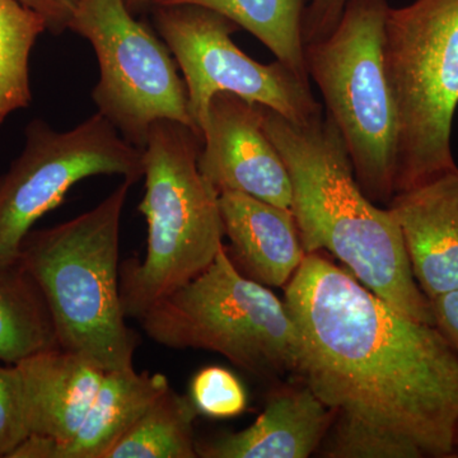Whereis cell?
<instances>
[{"instance_id": "16", "label": "cell", "mask_w": 458, "mask_h": 458, "mask_svg": "<svg viewBox=\"0 0 458 458\" xmlns=\"http://www.w3.org/2000/svg\"><path fill=\"white\" fill-rule=\"evenodd\" d=\"M162 373L134 367L105 373L98 393L73 438L54 445L29 437L9 458H106L148 408L170 387Z\"/></svg>"}, {"instance_id": "13", "label": "cell", "mask_w": 458, "mask_h": 458, "mask_svg": "<svg viewBox=\"0 0 458 458\" xmlns=\"http://www.w3.org/2000/svg\"><path fill=\"white\" fill-rule=\"evenodd\" d=\"M16 366L29 437L71 441L98 393L105 370L64 349L38 352Z\"/></svg>"}, {"instance_id": "15", "label": "cell", "mask_w": 458, "mask_h": 458, "mask_svg": "<svg viewBox=\"0 0 458 458\" xmlns=\"http://www.w3.org/2000/svg\"><path fill=\"white\" fill-rule=\"evenodd\" d=\"M334 417L306 385L271 394L254 424L197 442L203 458H307L327 439Z\"/></svg>"}, {"instance_id": "26", "label": "cell", "mask_w": 458, "mask_h": 458, "mask_svg": "<svg viewBox=\"0 0 458 458\" xmlns=\"http://www.w3.org/2000/svg\"><path fill=\"white\" fill-rule=\"evenodd\" d=\"M128 7L132 11H140V9L147 7V5L152 4L153 0H125Z\"/></svg>"}, {"instance_id": "8", "label": "cell", "mask_w": 458, "mask_h": 458, "mask_svg": "<svg viewBox=\"0 0 458 458\" xmlns=\"http://www.w3.org/2000/svg\"><path fill=\"white\" fill-rule=\"evenodd\" d=\"M69 30L95 49L99 80L93 102L126 140L143 149L150 128L162 120L195 131L176 60L132 17L125 0H80Z\"/></svg>"}, {"instance_id": "11", "label": "cell", "mask_w": 458, "mask_h": 458, "mask_svg": "<svg viewBox=\"0 0 458 458\" xmlns=\"http://www.w3.org/2000/svg\"><path fill=\"white\" fill-rule=\"evenodd\" d=\"M198 165L219 195L242 192L291 209V176L265 131L260 105L233 93L214 95L201 131Z\"/></svg>"}, {"instance_id": "6", "label": "cell", "mask_w": 458, "mask_h": 458, "mask_svg": "<svg viewBox=\"0 0 458 458\" xmlns=\"http://www.w3.org/2000/svg\"><path fill=\"white\" fill-rule=\"evenodd\" d=\"M140 321L150 339L167 348L218 352L259 377L297 373L300 336L285 303L243 276L225 246L203 273Z\"/></svg>"}, {"instance_id": "25", "label": "cell", "mask_w": 458, "mask_h": 458, "mask_svg": "<svg viewBox=\"0 0 458 458\" xmlns=\"http://www.w3.org/2000/svg\"><path fill=\"white\" fill-rule=\"evenodd\" d=\"M432 303L434 327L458 352V289L439 295L430 301Z\"/></svg>"}, {"instance_id": "21", "label": "cell", "mask_w": 458, "mask_h": 458, "mask_svg": "<svg viewBox=\"0 0 458 458\" xmlns=\"http://www.w3.org/2000/svg\"><path fill=\"white\" fill-rule=\"evenodd\" d=\"M190 397L199 414L210 418H233L247 408V394L240 379L222 367L199 370L191 381Z\"/></svg>"}, {"instance_id": "17", "label": "cell", "mask_w": 458, "mask_h": 458, "mask_svg": "<svg viewBox=\"0 0 458 458\" xmlns=\"http://www.w3.org/2000/svg\"><path fill=\"white\" fill-rule=\"evenodd\" d=\"M57 348L55 327L40 286L20 258L0 265V360L13 366Z\"/></svg>"}, {"instance_id": "22", "label": "cell", "mask_w": 458, "mask_h": 458, "mask_svg": "<svg viewBox=\"0 0 458 458\" xmlns=\"http://www.w3.org/2000/svg\"><path fill=\"white\" fill-rule=\"evenodd\" d=\"M29 437L16 366L0 367V458H9Z\"/></svg>"}, {"instance_id": "9", "label": "cell", "mask_w": 458, "mask_h": 458, "mask_svg": "<svg viewBox=\"0 0 458 458\" xmlns=\"http://www.w3.org/2000/svg\"><path fill=\"white\" fill-rule=\"evenodd\" d=\"M25 135L22 152L0 176V265L18 260L35 223L62 204L75 183L98 174L134 183L143 177V149L101 114L66 131L35 119Z\"/></svg>"}, {"instance_id": "14", "label": "cell", "mask_w": 458, "mask_h": 458, "mask_svg": "<svg viewBox=\"0 0 458 458\" xmlns=\"http://www.w3.org/2000/svg\"><path fill=\"white\" fill-rule=\"evenodd\" d=\"M219 208L237 269L262 285L286 286L307 255L292 210L237 191L222 192Z\"/></svg>"}, {"instance_id": "7", "label": "cell", "mask_w": 458, "mask_h": 458, "mask_svg": "<svg viewBox=\"0 0 458 458\" xmlns=\"http://www.w3.org/2000/svg\"><path fill=\"white\" fill-rule=\"evenodd\" d=\"M387 0H348L333 32L304 47L307 72L373 203L394 195L397 123L384 62Z\"/></svg>"}, {"instance_id": "4", "label": "cell", "mask_w": 458, "mask_h": 458, "mask_svg": "<svg viewBox=\"0 0 458 458\" xmlns=\"http://www.w3.org/2000/svg\"><path fill=\"white\" fill-rule=\"evenodd\" d=\"M201 140L183 123L162 120L143 147L148 225L143 261L120 269L126 318L140 319L165 295L203 273L223 246L219 194L199 170Z\"/></svg>"}, {"instance_id": "2", "label": "cell", "mask_w": 458, "mask_h": 458, "mask_svg": "<svg viewBox=\"0 0 458 458\" xmlns=\"http://www.w3.org/2000/svg\"><path fill=\"white\" fill-rule=\"evenodd\" d=\"M262 117L291 176V210L306 254L327 251L403 315L434 325L396 219L364 194L333 122L322 113L295 123L264 106Z\"/></svg>"}, {"instance_id": "3", "label": "cell", "mask_w": 458, "mask_h": 458, "mask_svg": "<svg viewBox=\"0 0 458 458\" xmlns=\"http://www.w3.org/2000/svg\"><path fill=\"white\" fill-rule=\"evenodd\" d=\"M132 185L123 180L89 212L32 229L18 256L40 286L59 348L105 372L134 367L137 337L125 324L119 267L120 225Z\"/></svg>"}, {"instance_id": "12", "label": "cell", "mask_w": 458, "mask_h": 458, "mask_svg": "<svg viewBox=\"0 0 458 458\" xmlns=\"http://www.w3.org/2000/svg\"><path fill=\"white\" fill-rule=\"evenodd\" d=\"M399 225L410 267L432 301L458 289V168L388 203Z\"/></svg>"}, {"instance_id": "5", "label": "cell", "mask_w": 458, "mask_h": 458, "mask_svg": "<svg viewBox=\"0 0 458 458\" xmlns=\"http://www.w3.org/2000/svg\"><path fill=\"white\" fill-rule=\"evenodd\" d=\"M384 62L396 111L394 194L457 170L458 0L388 8Z\"/></svg>"}, {"instance_id": "20", "label": "cell", "mask_w": 458, "mask_h": 458, "mask_svg": "<svg viewBox=\"0 0 458 458\" xmlns=\"http://www.w3.org/2000/svg\"><path fill=\"white\" fill-rule=\"evenodd\" d=\"M47 22L17 0H0V128L31 105L30 60Z\"/></svg>"}, {"instance_id": "19", "label": "cell", "mask_w": 458, "mask_h": 458, "mask_svg": "<svg viewBox=\"0 0 458 458\" xmlns=\"http://www.w3.org/2000/svg\"><path fill=\"white\" fill-rule=\"evenodd\" d=\"M191 397L168 387L148 408L106 458H197Z\"/></svg>"}, {"instance_id": "1", "label": "cell", "mask_w": 458, "mask_h": 458, "mask_svg": "<svg viewBox=\"0 0 458 458\" xmlns=\"http://www.w3.org/2000/svg\"><path fill=\"white\" fill-rule=\"evenodd\" d=\"M284 303L300 336L295 377L331 412L325 456L452 457L458 352L322 252L304 256Z\"/></svg>"}, {"instance_id": "24", "label": "cell", "mask_w": 458, "mask_h": 458, "mask_svg": "<svg viewBox=\"0 0 458 458\" xmlns=\"http://www.w3.org/2000/svg\"><path fill=\"white\" fill-rule=\"evenodd\" d=\"M44 18L47 31L60 35L69 30V23L80 0H17Z\"/></svg>"}, {"instance_id": "23", "label": "cell", "mask_w": 458, "mask_h": 458, "mask_svg": "<svg viewBox=\"0 0 458 458\" xmlns=\"http://www.w3.org/2000/svg\"><path fill=\"white\" fill-rule=\"evenodd\" d=\"M348 0H307L303 16L304 45L322 40L333 32Z\"/></svg>"}, {"instance_id": "10", "label": "cell", "mask_w": 458, "mask_h": 458, "mask_svg": "<svg viewBox=\"0 0 458 458\" xmlns=\"http://www.w3.org/2000/svg\"><path fill=\"white\" fill-rule=\"evenodd\" d=\"M157 31L174 56L188 90L195 131H201L210 99L233 93L270 108L295 123H307L324 113L309 82L276 60L262 64L243 53L231 38L236 23L197 5L155 7Z\"/></svg>"}, {"instance_id": "18", "label": "cell", "mask_w": 458, "mask_h": 458, "mask_svg": "<svg viewBox=\"0 0 458 458\" xmlns=\"http://www.w3.org/2000/svg\"><path fill=\"white\" fill-rule=\"evenodd\" d=\"M307 0H153V7L197 5L216 12L259 38L301 80L310 83L304 59Z\"/></svg>"}, {"instance_id": "27", "label": "cell", "mask_w": 458, "mask_h": 458, "mask_svg": "<svg viewBox=\"0 0 458 458\" xmlns=\"http://www.w3.org/2000/svg\"><path fill=\"white\" fill-rule=\"evenodd\" d=\"M454 450L458 452V428L456 430V436H454Z\"/></svg>"}]
</instances>
